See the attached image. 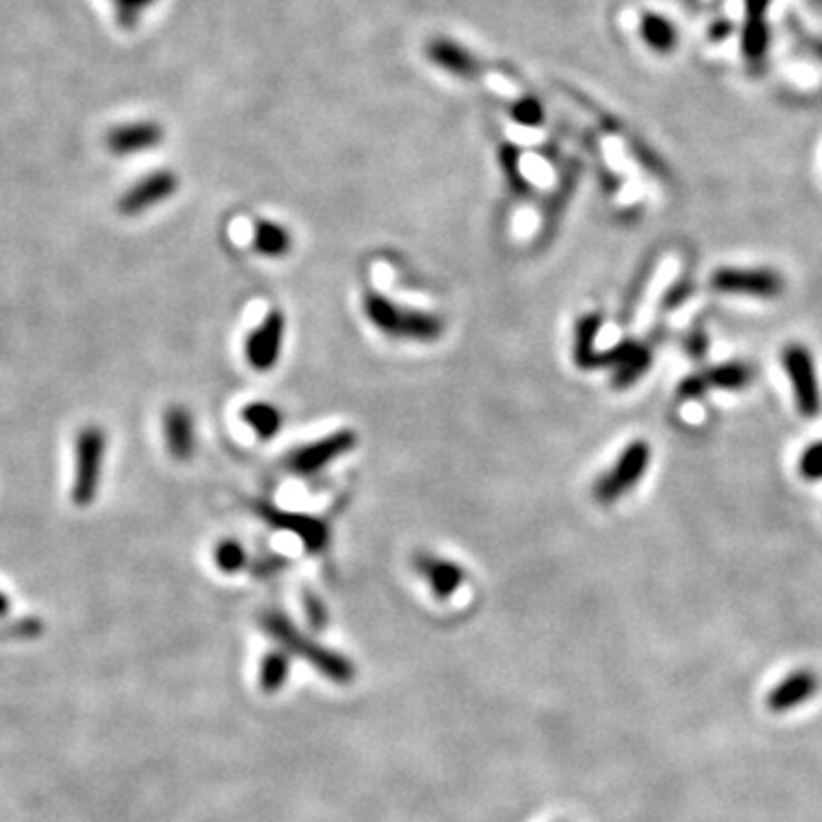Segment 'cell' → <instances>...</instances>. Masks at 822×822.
<instances>
[{
	"instance_id": "cell-1",
	"label": "cell",
	"mask_w": 822,
	"mask_h": 822,
	"mask_svg": "<svg viewBox=\"0 0 822 822\" xmlns=\"http://www.w3.org/2000/svg\"><path fill=\"white\" fill-rule=\"evenodd\" d=\"M261 626L263 630L277 639V645L288 654V656H300L302 660L311 663L320 674L327 676L334 683H352L354 681V665L350 663V658L313 643L311 637H306L284 613L280 610H267L261 615Z\"/></svg>"
},
{
	"instance_id": "cell-2",
	"label": "cell",
	"mask_w": 822,
	"mask_h": 822,
	"mask_svg": "<svg viewBox=\"0 0 822 822\" xmlns=\"http://www.w3.org/2000/svg\"><path fill=\"white\" fill-rule=\"evenodd\" d=\"M363 315L389 339L432 343L443 334V320L419 309L395 304L393 300L371 291L363 297Z\"/></svg>"
},
{
	"instance_id": "cell-3",
	"label": "cell",
	"mask_w": 822,
	"mask_h": 822,
	"mask_svg": "<svg viewBox=\"0 0 822 822\" xmlns=\"http://www.w3.org/2000/svg\"><path fill=\"white\" fill-rule=\"evenodd\" d=\"M106 443V432L99 425H89L76 437V473L71 482V500L78 508H87L97 500Z\"/></svg>"
},
{
	"instance_id": "cell-4",
	"label": "cell",
	"mask_w": 822,
	"mask_h": 822,
	"mask_svg": "<svg viewBox=\"0 0 822 822\" xmlns=\"http://www.w3.org/2000/svg\"><path fill=\"white\" fill-rule=\"evenodd\" d=\"M649 462H652V446L645 439L630 441L617 457L613 469L594 482L591 489L594 498H597V502H601V506H613V502L624 498L639 480L645 478Z\"/></svg>"
},
{
	"instance_id": "cell-5",
	"label": "cell",
	"mask_w": 822,
	"mask_h": 822,
	"mask_svg": "<svg viewBox=\"0 0 822 822\" xmlns=\"http://www.w3.org/2000/svg\"><path fill=\"white\" fill-rule=\"evenodd\" d=\"M711 286L722 295L776 300L784 293L786 282L770 267H720L713 272Z\"/></svg>"
},
{
	"instance_id": "cell-6",
	"label": "cell",
	"mask_w": 822,
	"mask_h": 822,
	"mask_svg": "<svg viewBox=\"0 0 822 822\" xmlns=\"http://www.w3.org/2000/svg\"><path fill=\"white\" fill-rule=\"evenodd\" d=\"M782 365L791 380L795 407L804 419H815L822 409V391L818 384L815 361L806 345L791 343L782 350Z\"/></svg>"
},
{
	"instance_id": "cell-7",
	"label": "cell",
	"mask_w": 822,
	"mask_h": 822,
	"mask_svg": "<svg viewBox=\"0 0 822 822\" xmlns=\"http://www.w3.org/2000/svg\"><path fill=\"white\" fill-rule=\"evenodd\" d=\"M252 510L267 526L295 535L300 539V544L304 546V551H309V554H323L327 548V544L332 541L327 523L323 519H317V517L288 512V510H282V508L272 506V502H265V500H254Z\"/></svg>"
},
{
	"instance_id": "cell-8",
	"label": "cell",
	"mask_w": 822,
	"mask_h": 822,
	"mask_svg": "<svg viewBox=\"0 0 822 822\" xmlns=\"http://www.w3.org/2000/svg\"><path fill=\"white\" fill-rule=\"evenodd\" d=\"M356 446V434L352 430H336L313 443L300 446L286 454V469L297 476H313L341 460Z\"/></svg>"
},
{
	"instance_id": "cell-9",
	"label": "cell",
	"mask_w": 822,
	"mask_h": 822,
	"mask_svg": "<svg viewBox=\"0 0 822 822\" xmlns=\"http://www.w3.org/2000/svg\"><path fill=\"white\" fill-rule=\"evenodd\" d=\"M284 334L286 317L280 309H272L252 330L245 343V356L256 373H267L277 365L284 348Z\"/></svg>"
},
{
	"instance_id": "cell-10",
	"label": "cell",
	"mask_w": 822,
	"mask_h": 822,
	"mask_svg": "<svg viewBox=\"0 0 822 822\" xmlns=\"http://www.w3.org/2000/svg\"><path fill=\"white\" fill-rule=\"evenodd\" d=\"M652 361L649 345L637 341H622L604 352V369H613L615 389H630L637 380H643L652 369Z\"/></svg>"
},
{
	"instance_id": "cell-11",
	"label": "cell",
	"mask_w": 822,
	"mask_h": 822,
	"mask_svg": "<svg viewBox=\"0 0 822 822\" xmlns=\"http://www.w3.org/2000/svg\"><path fill=\"white\" fill-rule=\"evenodd\" d=\"M178 190V178L174 172L163 169V172H154L145 178H140L135 183L130 190H126L119 197V213L121 215H140L163 202H167L174 193Z\"/></svg>"
},
{
	"instance_id": "cell-12",
	"label": "cell",
	"mask_w": 822,
	"mask_h": 822,
	"mask_svg": "<svg viewBox=\"0 0 822 822\" xmlns=\"http://www.w3.org/2000/svg\"><path fill=\"white\" fill-rule=\"evenodd\" d=\"M580 174H583V165L580 160L571 158L562 174H560V180L558 186L554 188V193L548 195V199L544 202L541 206V226H539V245H546L551 243V238L556 236L558 226L569 208V202L578 188V180H580Z\"/></svg>"
},
{
	"instance_id": "cell-13",
	"label": "cell",
	"mask_w": 822,
	"mask_h": 822,
	"mask_svg": "<svg viewBox=\"0 0 822 822\" xmlns=\"http://www.w3.org/2000/svg\"><path fill=\"white\" fill-rule=\"evenodd\" d=\"M820 685H822V681H820L818 672H813L809 667H800V669L791 672L789 676H784L780 683L774 685L765 704L774 715L791 713V711L804 706L806 702H811L818 695Z\"/></svg>"
},
{
	"instance_id": "cell-14",
	"label": "cell",
	"mask_w": 822,
	"mask_h": 822,
	"mask_svg": "<svg viewBox=\"0 0 822 822\" xmlns=\"http://www.w3.org/2000/svg\"><path fill=\"white\" fill-rule=\"evenodd\" d=\"M165 137V130L156 121H133L112 128L106 135V147L115 156H133L156 149Z\"/></svg>"
},
{
	"instance_id": "cell-15",
	"label": "cell",
	"mask_w": 822,
	"mask_h": 822,
	"mask_svg": "<svg viewBox=\"0 0 822 822\" xmlns=\"http://www.w3.org/2000/svg\"><path fill=\"white\" fill-rule=\"evenodd\" d=\"M163 432L169 454L176 462H190L197 450L195 419L188 407L172 404L163 414Z\"/></svg>"
},
{
	"instance_id": "cell-16",
	"label": "cell",
	"mask_w": 822,
	"mask_h": 822,
	"mask_svg": "<svg viewBox=\"0 0 822 822\" xmlns=\"http://www.w3.org/2000/svg\"><path fill=\"white\" fill-rule=\"evenodd\" d=\"M414 569L419 576H423L430 585V591L434 594L437 599L446 601L450 599L454 591H460V587L464 585V569L457 565V562H450L446 558H437L432 554H419L414 558Z\"/></svg>"
},
{
	"instance_id": "cell-17",
	"label": "cell",
	"mask_w": 822,
	"mask_h": 822,
	"mask_svg": "<svg viewBox=\"0 0 822 822\" xmlns=\"http://www.w3.org/2000/svg\"><path fill=\"white\" fill-rule=\"evenodd\" d=\"M428 58L454 78L476 80L482 76V62L473 53H469L464 46L446 37H437L428 43Z\"/></svg>"
},
{
	"instance_id": "cell-18",
	"label": "cell",
	"mask_w": 822,
	"mask_h": 822,
	"mask_svg": "<svg viewBox=\"0 0 822 822\" xmlns=\"http://www.w3.org/2000/svg\"><path fill=\"white\" fill-rule=\"evenodd\" d=\"M604 327L601 313H585L574 332V361L580 371L604 369V352H597V336Z\"/></svg>"
},
{
	"instance_id": "cell-19",
	"label": "cell",
	"mask_w": 822,
	"mask_h": 822,
	"mask_svg": "<svg viewBox=\"0 0 822 822\" xmlns=\"http://www.w3.org/2000/svg\"><path fill=\"white\" fill-rule=\"evenodd\" d=\"M767 8L770 0H745L743 51L747 60H761L767 49Z\"/></svg>"
},
{
	"instance_id": "cell-20",
	"label": "cell",
	"mask_w": 822,
	"mask_h": 822,
	"mask_svg": "<svg viewBox=\"0 0 822 822\" xmlns=\"http://www.w3.org/2000/svg\"><path fill=\"white\" fill-rule=\"evenodd\" d=\"M639 37L649 46L652 51L667 56L676 49L678 43V28L658 12H647L639 19Z\"/></svg>"
},
{
	"instance_id": "cell-21",
	"label": "cell",
	"mask_w": 822,
	"mask_h": 822,
	"mask_svg": "<svg viewBox=\"0 0 822 822\" xmlns=\"http://www.w3.org/2000/svg\"><path fill=\"white\" fill-rule=\"evenodd\" d=\"M252 245L265 258H282L291 252L293 238H291L286 226H282L277 222H270V219H258L254 224Z\"/></svg>"
},
{
	"instance_id": "cell-22",
	"label": "cell",
	"mask_w": 822,
	"mask_h": 822,
	"mask_svg": "<svg viewBox=\"0 0 822 822\" xmlns=\"http://www.w3.org/2000/svg\"><path fill=\"white\" fill-rule=\"evenodd\" d=\"M241 417L245 421V425L263 441L277 437L282 425H284V417L280 407H274L265 400H256V402H249L243 407Z\"/></svg>"
},
{
	"instance_id": "cell-23",
	"label": "cell",
	"mask_w": 822,
	"mask_h": 822,
	"mask_svg": "<svg viewBox=\"0 0 822 822\" xmlns=\"http://www.w3.org/2000/svg\"><path fill=\"white\" fill-rule=\"evenodd\" d=\"M752 378H754V371L743 361L720 363V365H715V369H711L708 373H704L706 386L708 389H720V391H743V389L750 386Z\"/></svg>"
},
{
	"instance_id": "cell-24",
	"label": "cell",
	"mask_w": 822,
	"mask_h": 822,
	"mask_svg": "<svg viewBox=\"0 0 822 822\" xmlns=\"http://www.w3.org/2000/svg\"><path fill=\"white\" fill-rule=\"evenodd\" d=\"M288 669H291V658L284 649L270 652L261 663V688L265 693H277L288 678Z\"/></svg>"
},
{
	"instance_id": "cell-25",
	"label": "cell",
	"mask_w": 822,
	"mask_h": 822,
	"mask_svg": "<svg viewBox=\"0 0 822 822\" xmlns=\"http://www.w3.org/2000/svg\"><path fill=\"white\" fill-rule=\"evenodd\" d=\"M498 156H500V165H502V172H506V176H508L512 193L519 195V197L532 195L530 180L526 178V174L521 169V151L517 149V145H502Z\"/></svg>"
},
{
	"instance_id": "cell-26",
	"label": "cell",
	"mask_w": 822,
	"mask_h": 822,
	"mask_svg": "<svg viewBox=\"0 0 822 822\" xmlns=\"http://www.w3.org/2000/svg\"><path fill=\"white\" fill-rule=\"evenodd\" d=\"M213 560L222 574H238L247 567V551L236 539H222L215 544Z\"/></svg>"
},
{
	"instance_id": "cell-27",
	"label": "cell",
	"mask_w": 822,
	"mask_h": 822,
	"mask_svg": "<svg viewBox=\"0 0 822 822\" xmlns=\"http://www.w3.org/2000/svg\"><path fill=\"white\" fill-rule=\"evenodd\" d=\"M797 471L806 482L822 480V441H813L804 448L797 462Z\"/></svg>"
},
{
	"instance_id": "cell-28",
	"label": "cell",
	"mask_w": 822,
	"mask_h": 822,
	"mask_svg": "<svg viewBox=\"0 0 822 822\" xmlns=\"http://www.w3.org/2000/svg\"><path fill=\"white\" fill-rule=\"evenodd\" d=\"M154 6V0H115L117 21L121 28H135L143 12Z\"/></svg>"
},
{
	"instance_id": "cell-29",
	"label": "cell",
	"mask_w": 822,
	"mask_h": 822,
	"mask_svg": "<svg viewBox=\"0 0 822 822\" xmlns=\"http://www.w3.org/2000/svg\"><path fill=\"white\" fill-rule=\"evenodd\" d=\"M510 115L515 117V121L523 124V126H539L544 121V108L537 99L532 97H526V99H519L512 108H510Z\"/></svg>"
},
{
	"instance_id": "cell-30",
	"label": "cell",
	"mask_w": 822,
	"mask_h": 822,
	"mask_svg": "<svg viewBox=\"0 0 822 822\" xmlns=\"http://www.w3.org/2000/svg\"><path fill=\"white\" fill-rule=\"evenodd\" d=\"M304 613H306L309 624H311L315 630L325 628V624H327V608H325V604H323V601H320V599L315 597V594L304 591Z\"/></svg>"
},
{
	"instance_id": "cell-31",
	"label": "cell",
	"mask_w": 822,
	"mask_h": 822,
	"mask_svg": "<svg viewBox=\"0 0 822 822\" xmlns=\"http://www.w3.org/2000/svg\"><path fill=\"white\" fill-rule=\"evenodd\" d=\"M706 389H708V386H706L704 375H693V378H685V380H683V384H681L678 393H681L683 398H699V395H704V391H706Z\"/></svg>"
},
{
	"instance_id": "cell-32",
	"label": "cell",
	"mask_w": 822,
	"mask_h": 822,
	"mask_svg": "<svg viewBox=\"0 0 822 822\" xmlns=\"http://www.w3.org/2000/svg\"><path fill=\"white\" fill-rule=\"evenodd\" d=\"M688 352L693 354V356H704V352H706V339H704V334L702 332H695L693 334V339L688 341Z\"/></svg>"
},
{
	"instance_id": "cell-33",
	"label": "cell",
	"mask_w": 822,
	"mask_h": 822,
	"mask_svg": "<svg viewBox=\"0 0 822 822\" xmlns=\"http://www.w3.org/2000/svg\"><path fill=\"white\" fill-rule=\"evenodd\" d=\"M8 610H10V599L6 597L3 591H0V617L8 615Z\"/></svg>"
}]
</instances>
